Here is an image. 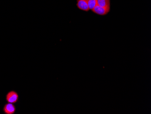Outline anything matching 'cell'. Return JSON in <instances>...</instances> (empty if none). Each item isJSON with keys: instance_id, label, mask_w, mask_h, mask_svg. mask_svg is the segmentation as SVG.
I'll return each instance as SVG.
<instances>
[{"instance_id": "obj_2", "label": "cell", "mask_w": 151, "mask_h": 114, "mask_svg": "<svg viewBox=\"0 0 151 114\" xmlns=\"http://www.w3.org/2000/svg\"><path fill=\"white\" fill-rule=\"evenodd\" d=\"M110 9L111 8L101 7L100 6L96 5L91 11L95 13V14L100 16H105L109 12Z\"/></svg>"}, {"instance_id": "obj_4", "label": "cell", "mask_w": 151, "mask_h": 114, "mask_svg": "<svg viewBox=\"0 0 151 114\" xmlns=\"http://www.w3.org/2000/svg\"><path fill=\"white\" fill-rule=\"evenodd\" d=\"M77 6L80 10L85 12L90 11L86 0H77Z\"/></svg>"}, {"instance_id": "obj_3", "label": "cell", "mask_w": 151, "mask_h": 114, "mask_svg": "<svg viewBox=\"0 0 151 114\" xmlns=\"http://www.w3.org/2000/svg\"><path fill=\"white\" fill-rule=\"evenodd\" d=\"M3 111L5 114H14L16 111V107L13 103H7L4 105Z\"/></svg>"}, {"instance_id": "obj_5", "label": "cell", "mask_w": 151, "mask_h": 114, "mask_svg": "<svg viewBox=\"0 0 151 114\" xmlns=\"http://www.w3.org/2000/svg\"><path fill=\"white\" fill-rule=\"evenodd\" d=\"M96 5L101 7L111 8L110 0H96Z\"/></svg>"}, {"instance_id": "obj_1", "label": "cell", "mask_w": 151, "mask_h": 114, "mask_svg": "<svg viewBox=\"0 0 151 114\" xmlns=\"http://www.w3.org/2000/svg\"><path fill=\"white\" fill-rule=\"evenodd\" d=\"M19 98L18 94L16 91H11L7 93L6 99L7 102L15 104L17 102Z\"/></svg>"}, {"instance_id": "obj_6", "label": "cell", "mask_w": 151, "mask_h": 114, "mask_svg": "<svg viewBox=\"0 0 151 114\" xmlns=\"http://www.w3.org/2000/svg\"><path fill=\"white\" fill-rule=\"evenodd\" d=\"M90 10H92L96 5V0H86Z\"/></svg>"}]
</instances>
